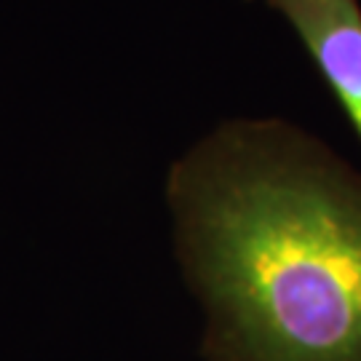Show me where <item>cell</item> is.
<instances>
[{
	"label": "cell",
	"mask_w": 361,
	"mask_h": 361,
	"mask_svg": "<svg viewBox=\"0 0 361 361\" xmlns=\"http://www.w3.org/2000/svg\"><path fill=\"white\" fill-rule=\"evenodd\" d=\"M295 30L361 140V0H259Z\"/></svg>",
	"instance_id": "2"
},
{
	"label": "cell",
	"mask_w": 361,
	"mask_h": 361,
	"mask_svg": "<svg viewBox=\"0 0 361 361\" xmlns=\"http://www.w3.org/2000/svg\"><path fill=\"white\" fill-rule=\"evenodd\" d=\"M166 204L207 361H361V171L281 118L180 155Z\"/></svg>",
	"instance_id": "1"
}]
</instances>
